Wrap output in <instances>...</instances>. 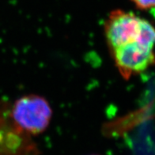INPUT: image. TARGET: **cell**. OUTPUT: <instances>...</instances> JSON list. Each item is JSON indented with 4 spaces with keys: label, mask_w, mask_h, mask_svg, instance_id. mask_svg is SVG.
Here are the masks:
<instances>
[{
    "label": "cell",
    "mask_w": 155,
    "mask_h": 155,
    "mask_svg": "<svg viewBox=\"0 0 155 155\" xmlns=\"http://www.w3.org/2000/svg\"><path fill=\"white\" fill-rule=\"evenodd\" d=\"M10 119L20 130L29 135H38L48 128L52 109L45 97L29 94L18 98L10 110Z\"/></svg>",
    "instance_id": "cell-2"
},
{
    "label": "cell",
    "mask_w": 155,
    "mask_h": 155,
    "mask_svg": "<svg viewBox=\"0 0 155 155\" xmlns=\"http://www.w3.org/2000/svg\"><path fill=\"white\" fill-rule=\"evenodd\" d=\"M90 155H98V154H90Z\"/></svg>",
    "instance_id": "cell-6"
},
{
    "label": "cell",
    "mask_w": 155,
    "mask_h": 155,
    "mask_svg": "<svg viewBox=\"0 0 155 155\" xmlns=\"http://www.w3.org/2000/svg\"><path fill=\"white\" fill-rule=\"evenodd\" d=\"M30 137L15 124L10 129L4 121H0V155H38Z\"/></svg>",
    "instance_id": "cell-4"
},
{
    "label": "cell",
    "mask_w": 155,
    "mask_h": 155,
    "mask_svg": "<svg viewBox=\"0 0 155 155\" xmlns=\"http://www.w3.org/2000/svg\"><path fill=\"white\" fill-rule=\"evenodd\" d=\"M104 33L109 50L135 41L154 46L155 28L134 13L112 10L104 23Z\"/></svg>",
    "instance_id": "cell-1"
},
{
    "label": "cell",
    "mask_w": 155,
    "mask_h": 155,
    "mask_svg": "<svg viewBox=\"0 0 155 155\" xmlns=\"http://www.w3.org/2000/svg\"><path fill=\"white\" fill-rule=\"evenodd\" d=\"M138 9L147 10L155 8V0H131Z\"/></svg>",
    "instance_id": "cell-5"
},
{
    "label": "cell",
    "mask_w": 155,
    "mask_h": 155,
    "mask_svg": "<svg viewBox=\"0 0 155 155\" xmlns=\"http://www.w3.org/2000/svg\"><path fill=\"white\" fill-rule=\"evenodd\" d=\"M154 46L135 41L111 50L115 64L124 79L155 65Z\"/></svg>",
    "instance_id": "cell-3"
}]
</instances>
